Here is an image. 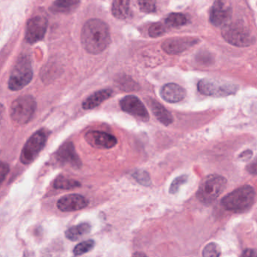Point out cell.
<instances>
[{
	"mask_svg": "<svg viewBox=\"0 0 257 257\" xmlns=\"http://www.w3.org/2000/svg\"><path fill=\"white\" fill-rule=\"evenodd\" d=\"M81 41L83 48L89 54H101L111 42L110 27L102 20H89L81 30Z\"/></svg>",
	"mask_w": 257,
	"mask_h": 257,
	"instance_id": "1",
	"label": "cell"
},
{
	"mask_svg": "<svg viewBox=\"0 0 257 257\" xmlns=\"http://www.w3.org/2000/svg\"><path fill=\"white\" fill-rule=\"evenodd\" d=\"M256 193L251 186L244 185L238 187L223 198L222 205L225 209L232 212L247 211L254 202Z\"/></svg>",
	"mask_w": 257,
	"mask_h": 257,
	"instance_id": "2",
	"label": "cell"
},
{
	"mask_svg": "<svg viewBox=\"0 0 257 257\" xmlns=\"http://www.w3.org/2000/svg\"><path fill=\"white\" fill-rule=\"evenodd\" d=\"M221 34L228 43L239 48L250 46L255 42V38L250 30L240 21L225 24L222 28Z\"/></svg>",
	"mask_w": 257,
	"mask_h": 257,
	"instance_id": "3",
	"label": "cell"
},
{
	"mask_svg": "<svg viewBox=\"0 0 257 257\" xmlns=\"http://www.w3.org/2000/svg\"><path fill=\"white\" fill-rule=\"evenodd\" d=\"M227 181L219 175H210L204 178L199 185L196 196L202 203H213L226 189Z\"/></svg>",
	"mask_w": 257,
	"mask_h": 257,
	"instance_id": "4",
	"label": "cell"
},
{
	"mask_svg": "<svg viewBox=\"0 0 257 257\" xmlns=\"http://www.w3.org/2000/svg\"><path fill=\"white\" fill-rule=\"evenodd\" d=\"M33 72L30 59L21 56L14 66L9 80V88L12 91L22 90L33 79Z\"/></svg>",
	"mask_w": 257,
	"mask_h": 257,
	"instance_id": "5",
	"label": "cell"
},
{
	"mask_svg": "<svg viewBox=\"0 0 257 257\" xmlns=\"http://www.w3.org/2000/svg\"><path fill=\"white\" fill-rule=\"evenodd\" d=\"M36 110V102L30 95L20 96L12 102L10 115L18 124H26L33 118Z\"/></svg>",
	"mask_w": 257,
	"mask_h": 257,
	"instance_id": "6",
	"label": "cell"
},
{
	"mask_svg": "<svg viewBox=\"0 0 257 257\" xmlns=\"http://www.w3.org/2000/svg\"><path fill=\"white\" fill-rule=\"evenodd\" d=\"M197 88L199 93L205 96L226 97L235 94L239 87L232 83L223 82L211 78H204L198 82Z\"/></svg>",
	"mask_w": 257,
	"mask_h": 257,
	"instance_id": "7",
	"label": "cell"
},
{
	"mask_svg": "<svg viewBox=\"0 0 257 257\" xmlns=\"http://www.w3.org/2000/svg\"><path fill=\"white\" fill-rule=\"evenodd\" d=\"M48 139V133L45 130H38L33 133L27 141L22 151L20 160L24 165H29L33 163L39 153L42 151L46 145Z\"/></svg>",
	"mask_w": 257,
	"mask_h": 257,
	"instance_id": "8",
	"label": "cell"
},
{
	"mask_svg": "<svg viewBox=\"0 0 257 257\" xmlns=\"http://www.w3.org/2000/svg\"><path fill=\"white\" fill-rule=\"evenodd\" d=\"M122 111L143 122L149 121V114L140 99L134 95L125 96L119 102Z\"/></svg>",
	"mask_w": 257,
	"mask_h": 257,
	"instance_id": "9",
	"label": "cell"
},
{
	"mask_svg": "<svg viewBox=\"0 0 257 257\" xmlns=\"http://www.w3.org/2000/svg\"><path fill=\"white\" fill-rule=\"evenodd\" d=\"M56 162L61 166H69L72 169H79L81 161L75 151L73 143L66 142L59 148L54 154Z\"/></svg>",
	"mask_w": 257,
	"mask_h": 257,
	"instance_id": "10",
	"label": "cell"
},
{
	"mask_svg": "<svg viewBox=\"0 0 257 257\" xmlns=\"http://www.w3.org/2000/svg\"><path fill=\"white\" fill-rule=\"evenodd\" d=\"M48 28L46 18L36 16L29 20L26 26L25 40L27 43L34 44L42 41Z\"/></svg>",
	"mask_w": 257,
	"mask_h": 257,
	"instance_id": "11",
	"label": "cell"
},
{
	"mask_svg": "<svg viewBox=\"0 0 257 257\" xmlns=\"http://www.w3.org/2000/svg\"><path fill=\"white\" fill-rule=\"evenodd\" d=\"M200 42L195 37H175L166 39L161 45L163 51L170 55L181 54Z\"/></svg>",
	"mask_w": 257,
	"mask_h": 257,
	"instance_id": "12",
	"label": "cell"
},
{
	"mask_svg": "<svg viewBox=\"0 0 257 257\" xmlns=\"http://www.w3.org/2000/svg\"><path fill=\"white\" fill-rule=\"evenodd\" d=\"M84 139L91 146L98 149H110L117 145L116 138L105 132H88L84 136Z\"/></svg>",
	"mask_w": 257,
	"mask_h": 257,
	"instance_id": "13",
	"label": "cell"
},
{
	"mask_svg": "<svg viewBox=\"0 0 257 257\" xmlns=\"http://www.w3.org/2000/svg\"><path fill=\"white\" fill-rule=\"evenodd\" d=\"M232 15V8L228 0H216L210 12V21L216 27L226 22Z\"/></svg>",
	"mask_w": 257,
	"mask_h": 257,
	"instance_id": "14",
	"label": "cell"
},
{
	"mask_svg": "<svg viewBox=\"0 0 257 257\" xmlns=\"http://www.w3.org/2000/svg\"><path fill=\"white\" fill-rule=\"evenodd\" d=\"M89 204V200L84 196L79 194H69L60 198L57 206L63 212H71L83 209Z\"/></svg>",
	"mask_w": 257,
	"mask_h": 257,
	"instance_id": "15",
	"label": "cell"
},
{
	"mask_svg": "<svg viewBox=\"0 0 257 257\" xmlns=\"http://www.w3.org/2000/svg\"><path fill=\"white\" fill-rule=\"evenodd\" d=\"M160 95L164 101L169 103H178L185 99L187 92L181 86L170 83L161 87Z\"/></svg>",
	"mask_w": 257,
	"mask_h": 257,
	"instance_id": "16",
	"label": "cell"
},
{
	"mask_svg": "<svg viewBox=\"0 0 257 257\" xmlns=\"http://www.w3.org/2000/svg\"><path fill=\"white\" fill-rule=\"evenodd\" d=\"M113 94L112 89H104L95 92L93 94L86 98L82 102V108L84 110H92L99 106L103 102L110 99Z\"/></svg>",
	"mask_w": 257,
	"mask_h": 257,
	"instance_id": "17",
	"label": "cell"
},
{
	"mask_svg": "<svg viewBox=\"0 0 257 257\" xmlns=\"http://www.w3.org/2000/svg\"><path fill=\"white\" fill-rule=\"evenodd\" d=\"M148 104L154 115L160 123H162L164 126H169L173 123L174 118L172 114L158 101L151 98L148 100Z\"/></svg>",
	"mask_w": 257,
	"mask_h": 257,
	"instance_id": "18",
	"label": "cell"
},
{
	"mask_svg": "<svg viewBox=\"0 0 257 257\" xmlns=\"http://www.w3.org/2000/svg\"><path fill=\"white\" fill-rule=\"evenodd\" d=\"M130 0H113L112 4V14L119 20H125L131 15Z\"/></svg>",
	"mask_w": 257,
	"mask_h": 257,
	"instance_id": "19",
	"label": "cell"
},
{
	"mask_svg": "<svg viewBox=\"0 0 257 257\" xmlns=\"http://www.w3.org/2000/svg\"><path fill=\"white\" fill-rule=\"evenodd\" d=\"M80 0H56L51 6V10L54 13L67 14L73 12Z\"/></svg>",
	"mask_w": 257,
	"mask_h": 257,
	"instance_id": "20",
	"label": "cell"
},
{
	"mask_svg": "<svg viewBox=\"0 0 257 257\" xmlns=\"http://www.w3.org/2000/svg\"><path fill=\"white\" fill-rule=\"evenodd\" d=\"M91 226L89 223H82L76 226H72L65 232V236L70 241H75L81 237L90 232Z\"/></svg>",
	"mask_w": 257,
	"mask_h": 257,
	"instance_id": "21",
	"label": "cell"
},
{
	"mask_svg": "<svg viewBox=\"0 0 257 257\" xmlns=\"http://www.w3.org/2000/svg\"><path fill=\"white\" fill-rule=\"evenodd\" d=\"M81 184L78 181L70 178H65V177H57L54 181L53 187L57 190H72V189L79 187Z\"/></svg>",
	"mask_w": 257,
	"mask_h": 257,
	"instance_id": "22",
	"label": "cell"
},
{
	"mask_svg": "<svg viewBox=\"0 0 257 257\" xmlns=\"http://www.w3.org/2000/svg\"><path fill=\"white\" fill-rule=\"evenodd\" d=\"M187 23V17L181 13L170 14L165 20L166 25L172 27H181L185 25Z\"/></svg>",
	"mask_w": 257,
	"mask_h": 257,
	"instance_id": "23",
	"label": "cell"
},
{
	"mask_svg": "<svg viewBox=\"0 0 257 257\" xmlns=\"http://www.w3.org/2000/svg\"><path fill=\"white\" fill-rule=\"evenodd\" d=\"M95 242L94 240H87L77 244L73 249L75 256H81L84 253H89L95 247Z\"/></svg>",
	"mask_w": 257,
	"mask_h": 257,
	"instance_id": "24",
	"label": "cell"
},
{
	"mask_svg": "<svg viewBox=\"0 0 257 257\" xmlns=\"http://www.w3.org/2000/svg\"><path fill=\"white\" fill-rule=\"evenodd\" d=\"M221 254V249L216 243L207 244L202 252L203 257H219Z\"/></svg>",
	"mask_w": 257,
	"mask_h": 257,
	"instance_id": "25",
	"label": "cell"
},
{
	"mask_svg": "<svg viewBox=\"0 0 257 257\" xmlns=\"http://www.w3.org/2000/svg\"><path fill=\"white\" fill-rule=\"evenodd\" d=\"M133 178L136 180L137 182L146 187H149L151 185V178L149 173L146 171L137 170L132 175Z\"/></svg>",
	"mask_w": 257,
	"mask_h": 257,
	"instance_id": "26",
	"label": "cell"
},
{
	"mask_svg": "<svg viewBox=\"0 0 257 257\" xmlns=\"http://www.w3.org/2000/svg\"><path fill=\"white\" fill-rule=\"evenodd\" d=\"M137 3L142 12L149 14L156 11V0H137Z\"/></svg>",
	"mask_w": 257,
	"mask_h": 257,
	"instance_id": "27",
	"label": "cell"
},
{
	"mask_svg": "<svg viewBox=\"0 0 257 257\" xmlns=\"http://www.w3.org/2000/svg\"><path fill=\"white\" fill-rule=\"evenodd\" d=\"M189 176L187 175H183L181 176L178 177L172 181V184L169 189V193L170 194H176L179 191L180 188L181 186L185 184L188 181Z\"/></svg>",
	"mask_w": 257,
	"mask_h": 257,
	"instance_id": "28",
	"label": "cell"
},
{
	"mask_svg": "<svg viewBox=\"0 0 257 257\" xmlns=\"http://www.w3.org/2000/svg\"><path fill=\"white\" fill-rule=\"evenodd\" d=\"M166 26L162 23H155L149 27V35L152 38L159 37L166 33Z\"/></svg>",
	"mask_w": 257,
	"mask_h": 257,
	"instance_id": "29",
	"label": "cell"
},
{
	"mask_svg": "<svg viewBox=\"0 0 257 257\" xmlns=\"http://www.w3.org/2000/svg\"><path fill=\"white\" fill-rule=\"evenodd\" d=\"M246 169L250 175H257V157L247 165Z\"/></svg>",
	"mask_w": 257,
	"mask_h": 257,
	"instance_id": "30",
	"label": "cell"
},
{
	"mask_svg": "<svg viewBox=\"0 0 257 257\" xmlns=\"http://www.w3.org/2000/svg\"><path fill=\"white\" fill-rule=\"evenodd\" d=\"M0 169H1V172H0V175H1V182H3L5 178H6V175H7L9 172V165L2 162Z\"/></svg>",
	"mask_w": 257,
	"mask_h": 257,
	"instance_id": "31",
	"label": "cell"
},
{
	"mask_svg": "<svg viewBox=\"0 0 257 257\" xmlns=\"http://www.w3.org/2000/svg\"><path fill=\"white\" fill-rule=\"evenodd\" d=\"M241 257H257V250L256 249H247L243 251Z\"/></svg>",
	"mask_w": 257,
	"mask_h": 257,
	"instance_id": "32",
	"label": "cell"
},
{
	"mask_svg": "<svg viewBox=\"0 0 257 257\" xmlns=\"http://www.w3.org/2000/svg\"><path fill=\"white\" fill-rule=\"evenodd\" d=\"M252 154H253V152L250 150H247V151H244V152L241 153L239 155V158H244L247 159L251 157Z\"/></svg>",
	"mask_w": 257,
	"mask_h": 257,
	"instance_id": "33",
	"label": "cell"
},
{
	"mask_svg": "<svg viewBox=\"0 0 257 257\" xmlns=\"http://www.w3.org/2000/svg\"><path fill=\"white\" fill-rule=\"evenodd\" d=\"M132 257H148L145 253H142V252H136L133 254Z\"/></svg>",
	"mask_w": 257,
	"mask_h": 257,
	"instance_id": "34",
	"label": "cell"
},
{
	"mask_svg": "<svg viewBox=\"0 0 257 257\" xmlns=\"http://www.w3.org/2000/svg\"><path fill=\"white\" fill-rule=\"evenodd\" d=\"M23 257H28V256H27V253H24V256H23Z\"/></svg>",
	"mask_w": 257,
	"mask_h": 257,
	"instance_id": "35",
	"label": "cell"
}]
</instances>
